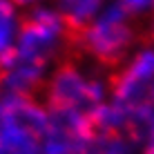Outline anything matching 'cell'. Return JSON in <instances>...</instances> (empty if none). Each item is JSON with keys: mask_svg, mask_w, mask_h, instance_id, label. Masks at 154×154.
Listing matches in <instances>:
<instances>
[{"mask_svg": "<svg viewBox=\"0 0 154 154\" xmlns=\"http://www.w3.org/2000/svg\"><path fill=\"white\" fill-rule=\"evenodd\" d=\"M132 16L119 0H107L96 18L76 34L78 45L100 65H119L136 40Z\"/></svg>", "mask_w": 154, "mask_h": 154, "instance_id": "6da1fadb", "label": "cell"}, {"mask_svg": "<svg viewBox=\"0 0 154 154\" xmlns=\"http://www.w3.org/2000/svg\"><path fill=\"white\" fill-rule=\"evenodd\" d=\"M72 34V27L67 25L65 16L56 9V5L51 7V5L42 2L38 7H31L23 16V27H20L16 47L9 56L51 65L63 54Z\"/></svg>", "mask_w": 154, "mask_h": 154, "instance_id": "7a4b0ae2", "label": "cell"}, {"mask_svg": "<svg viewBox=\"0 0 154 154\" xmlns=\"http://www.w3.org/2000/svg\"><path fill=\"white\" fill-rule=\"evenodd\" d=\"M47 107H78L94 109L112 96V81L103 74H89L74 63H63L51 69L45 87Z\"/></svg>", "mask_w": 154, "mask_h": 154, "instance_id": "3957f363", "label": "cell"}, {"mask_svg": "<svg viewBox=\"0 0 154 154\" xmlns=\"http://www.w3.org/2000/svg\"><path fill=\"white\" fill-rule=\"evenodd\" d=\"M92 116L78 107H49V127L42 136V154H83L94 134Z\"/></svg>", "mask_w": 154, "mask_h": 154, "instance_id": "277c9868", "label": "cell"}, {"mask_svg": "<svg viewBox=\"0 0 154 154\" xmlns=\"http://www.w3.org/2000/svg\"><path fill=\"white\" fill-rule=\"evenodd\" d=\"M154 81V49L143 47L130 56L127 65L112 78V98L134 105L150 98V85Z\"/></svg>", "mask_w": 154, "mask_h": 154, "instance_id": "5b68a950", "label": "cell"}, {"mask_svg": "<svg viewBox=\"0 0 154 154\" xmlns=\"http://www.w3.org/2000/svg\"><path fill=\"white\" fill-rule=\"evenodd\" d=\"M89 116H92V125H94L96 132L121 134V132H130L132 107L109 96L105 103H100L94 109H89Z\"/></svg>", "mask_w": 154, "mask_h": 154, "instance_id": "8992f818", "label": "cell"}, {"mask_svg": "<svg viewBox=\"0 0 154 154\" xmlns=\"http://www.w3.org/2000/svg\"><path fill=\"white\" fill-rule=\"evenodd\" d=\"M105 2L107 0H56V9L65 16L74 34H78L96 18V14L105 7Z\"/></svg>", "mask_w": 154, "mask_h": 154, "instance_id": "52a82bcc", "label": "cell"}, {"mask_svg": "<svg viewBox=\"0 0 154 154\" xmlns=\"http://www.w3.org/2000/svg\"><path fill=\"white\" fill-rule=\"evenodd\" d=\"M20 27H23L20 7L14 0H0V58L2 60L14 51Z\"/></svg>", "mask_w": 154, "mask_h": 154, "instance_id": "ba28073f", "label": "cell"}, {"mask_svg": "<svg viewBox=\"0 0 154 154\" xmlns=\"http://www.w3.org/2000/svg\"><path fill=\"white\" fill-rule=\"evenodd\" d=\"M139 143L127 132L109 134V132H94L83 154H136Z\"/></svg>", "mask_w": 154, "mask_h": 154, "instance_id": "9c48e42d", "label": "cell"}, {"mask_svg": "<svg viewBox=\"0 0 154 154\" xmlns=\"http://www.w3.org/2000/svg\"><path fill=\"white\" fill-rule=\"evenodd\" d=\"M119 2L123 5V7L134 16V18L154 14V0H119Z\"/></svg>", "mask_w": 154, "mask_h": 154, "instance_id": "30bf717a", "label": "cell"}, {"mask_svg": "<svg viewBox=\"0 0 154 154\" xmlns=\"http://www.w3.org/2000/svg\"><path fill=\"white\" fill-rule=\"evenodd\" d=\"M145 145H154V119H152V123L147 125L145 136H143V141H141V147H145Z\"/></svg>", "mask_w": 154, "mask_h": 154, "instance_id": "8fae6325", "label": "cell"}, {"mask_svg": "<svg viewBox=\"0 0 154 154\" xmlns=\"http://www.w3.org/2000/svg\"><path fill=\"white\" fill-rule=\"evenodd\" d=\"M16 5H18L20 9H31V7H38V5H42L45 0H14Z\"/></svg>", "mask_w": 154, "mask_h": 154, "instance_id": "7c38bea8", "label": "cell"}, {"mask_svg": "<svg viewBox=\"0 0 154 154\" xmlns=\"http://www.w3.org/2000/svg\"><path fill=\"white\" fill-rule=\"evenodd\" d=\"M2 76H5V63H2V58H0V83H2Z\"/></svg>", "mask_w": 154, "mask_h": 154, "instance_id": "4fadbf2b", "label": "cell"}, {"mask_svg": "<svg viewBox=\"0 0 154 154\" xmlns=\"http://www.w3.org/2000/svg\"><path fill=\"white\" fill-rule=\"evenodd\" d=\"M150 98L154 100V81H152V85H150Z\"/></svg>", "mask_w": 154, "mask_h": 154, "instance_id": "5bb4252c", "label": "cell"}, {"mask_svg": "<svg viewBox=\"0 0 154 154\" xmlns=\"http://www.w3.org/2000/svg\"><path fill=\"white\" fill-rule=\"evenodd\" d=\"M150 36H152V40H154V20H152V25H150Z\"/></svg>", "mask_w": 154, "mask_h": 154, "instance_id": "9a60e30c", "label": "cell"}]
</instances>
